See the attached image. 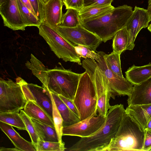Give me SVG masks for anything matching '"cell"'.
<instances>
[{
  "label": "cell",
  "mask_w": 151,
  "mask_h": 151,
  "mask_svg": "<svg viewBox=\"0 0 151 151\" xmlns=\"http://www.w3.org/2000/svg\"><path fill=\"white\" fill-rule=\"evenodd\" d=\"M125 73L126 78L133 85L139 84L151 77V63L141 66L133 65Z\"/></svg>",
  "instance_id": "d6986e66"
},
{
  "label": "cell",
  "mask_w": 151,
  "mask_h": 151,
  "mask_svg": "<svg viewBox=\"0 0 151 151\" xmlns=\"http://www.w3.org/2000/svg\"><path fill=\"white\" fill-rule=\"evenodd\" d=\"M35 14L42 23L45 22L44 3L42 0H29Z\"/></svg>",
  "instance_id": "d6a6232c"
},
{
  "label": "cell",
  "mask_w": 151,
  "mask_h": 151,
  "mask_svg": "<svg viewBox=\"0 0 151 151\" xmlns=\"http://www.w3.org/2000/svg\"><path fill=\"white\" fill-rule=\"evenodd\" d=\"M0 151H19V150L16 148H5L3 147H1L0 148Z\"/></svg>",
  "instance_id": "ab89813d"
},
{
  "label": "cell",
  "mask_w": 151,
  "mask_h": 151,
  "mask_svg": "<svg viewBox=\"0 0 151 151\" xmlns=\"http://www.w3.org/2000/svg\"><path fill=\"white\" fill-rule=\"evenodd\" d=\"M58 95L69 108L79 118V114L78 111L73 101V100L65 97L61 95Z\"/></svg>",
  "instance_id": "e575fe53"
},
{
  "label": "cell",
  "mask_w": 151,
  "mask_h": 151,
  "mask_svg": "<svg viewBox=\"0 0 151 151\" xmlns=\"http://www.w3.org/2000/svg\"><path fill=\"white\" fill-rule=\"evenodd\" d=\"M125 112L141 127L146 129L151 119V104L128 105Z\"/></svg>",
  "instance_id": "2e32d148"
},
{
  "label": "cell",
  "mask_w": 151,
  "mask_h": 151,
  "mask_svg": "<svg viewBox=\"0 0 151 151\" xmlns=\"http://www.w3.org/2000/svg\"><path fill=\"white\" fill-rule=\"evenodd\" d=\"M111 4L85 7L78 11L81 22L93 19L111 11Z\"/></svg>",
  "instance_id": "44dd1931"
},
{
  "label": "cell",
  "mask_w": 151,
  "mask_h": 151,
  "mask_svg": "<svg viewBox=\"0 0 151 151\" xmlns=\"http://www.w3.org/2000/svg\"><path fill=\"white\" fill-rule=\"evenodd\" d=\"M53 28L75 45H83L95 52L102 42L96 35L86 29L81 24L74 27L58 26Z\"/></svg>",
  "instance_id": "9c48e42d"
},
{
  "label": "cell",
  "mask_w": 151,
  "mask_h": 151,
  "mask_svg": "<svg viewBox=\"0 0 151 151\" xmlns=\"http://www.w3.org/2000/svg\"><path fill=\"white\" fill-rule=\"evenodd\" d=\"M44 4H45L48 2L50 0H42Z\"/></svg>",
  "instance_id": "b9f144b4"
},
{
  "label": "cell",
  "mask_w": 151,
  "mask_h": 151,
  "mask_svg": "<svg viewBox=\"0 0 151 151\" xmlns=\"http://www.w3.org/2000/svg\"><path fill=\"white\" fill-rule=\"evenodd\" d=\"M76 52L81 58L85 59L90 58L97 61L99 58V54L97 52L90 50L84 46L78 45L75 46Z\"/></svg>",
  "instance_id": "1f68e13d"
},
{
  "label": "cell",
  "mask_w": 151,
  "mask_h": 151,
  "mask_svg": "<svg viewBox=\"0 0 151 151\" xmlns=\"http://www.w3.org/2000/svg\"><path fill=\"white\" fill-rule=\"evenodd\" d=\"M129 38V32L126 27L117 32L113 38V51L121 54L127 50Z\"/></svg>",
  "instance_id": "cb8c5ba5"
},
{
  "label": "cell",
  "mask_w": 151,
  "mask_h": 151,
  "mask_svg": "<svg viewBox=\"0 0 151 151\" xmlns=\"http://www.w3.org/2000/svg\"><path fill=\"white\" fill-rule=\"evenodd\" d=\"M150 22V16L147 10L135 6L126 26L129 34L127 50L133 49L138 33L142 29L148 27Z\"/></svg>",
  "instance_id": "5bb4252c"
},
{
  "label": "cell",
  "mask_w": 151,
  "mask_h": 151,
  "mask_svg": "<svg viewBox=\"0 0 151 151\" xmlns=\"http://www.w3.org/2000/svg\"><path fill=\"white\" fill-rule=\"evenodd\" d=\"M148 5L147 10L150 16V22H151L149 25H151V0H148Z\"/></svg>",
  "instance_id": "f35d334b"
},
{
  "label": "cell",
  "mask_w": 151,
  "mask_h": 151,
  "mask_svg": "<svg viewBox=\"0 0 151 151\" xmlns=\"http://www.w3.org/2000/svg\"><path fill=\"white\" fill-rule=\"evenodd\" d=\"M143 151H151V130L145 129Z\"/></svg>",
  "instance_id": "8d00e7d4"
},
{
  "label": "cell",
  "mask_w": 151,
  "mask_h": 151,
  "mask_svg": "<svg viewBox=\"0 0 151 151\" xmlns=\"http://www.w3.org/2000/svg\"><path fill=\"white\" fill-rule=\"evenodd\" d=\"M133 8L125 4L118 6L109 12L93 19L81 22L86 29L106 42L126 27L133 12Z\"/></svg>",
  "instance_id": "3957f363"
},
{
  "label": "cell",
  "mask_w": 151,
  "mask_h": 151,
  "mask_svg": "<svg viewBox=\"0 0 151 151\" xmlns=\"http://www.w3.org/2000/svg\"><path fill=\"white\" fill-rule=\"evenodd\" d=\"M0 127L11 141L15 148L19 151H36L32 142L22 137L14 130L12 126L0 121Z\"/></svg>",
  "instance_id": "ac0fdd59"
},
{
  "label": "cell",
  "mask_w": 151,
  "mask_h": 151,
  "mask_svg": "<svg viewBox=\"0 0 151 151\" xmlns=\"http://www.w3.org/2000/svg\"><path fill=\"white\" fill-rule=\"evenodd\" d=\"M21 13L28 26L39 27L41 22L36 15L26 6L20 0H17Z\"/></svg>",
  "instance_id": "83f0119b"
},
{
  "label": "cell",
  "mask_w": 151,
  "mask_h": 151,
  "mask_svg": "<svg viewBox=\"0 0 151 151\" xmlns=\"http://www.w3.org/2000/svg\"><path fill=\"white\" fill-rule=\"evenodd\" d=\"M50 92L63 119V127L80 121L79 118L69 108L58 94L51 91Z\"/></svg>",
  "instance_id": "7402d4cb"
},
{
  "label": "cell",
  "mask_w": 151,
  "mask_h": 151,
  "mask_svg": "<svg viewBox=\"0 0 151 151\" xmlns=\"http://www.w3.org/2000/svg\"><path fill=\"white\" fill-rule=\"evenodd\" d=\"M66 9H72L79 11L84 7V0H63Z\"/></svg>",
  "instance_id": "836d02e7"
},
{
  "label": "cell",
  "mask_w": 151,
  "mask_h": 151,
  "mask_svg": "<svg viewBox=\"0 0 151 151\" xmlns=\"http://www.w3.org/2000/svg\"><path fill=\"white\" fill-rule=\"evenodd\" d=\"M34 14H36L29 0H20Z\"/></svg>",
  "instance_id": "74e56055"
},
{
  "label": "cell",
  "mask_w": 151,
  "mask_h": 151,
  "mask_svg": "<svg viewBox=\"0 0 151 151\" xmlns=\"http://www.w3.org/2000/svg\"><path fill=\"white\" fill-rule=\"evenodd\" d=\"M120 55L113 51L109 54L104 52V56L110 69L116 75L123 78L121 68Z\"/></svg>",
  "instance_id": "484cf974"
},
{
  "label": "cell",
  "mask_w": 151,
  "mask_h": 151,
  "mask_svg": "<svg viewBox=\"0 0 151 151\" xmlns=\"http://www.w3.org/2000/svg\"><path fill=\"white\" fill-rule=\"evenodd\" d=\"M38 28L39 34L45 40L51 50L59 58L81 65L80 58L76 52L74 45L63 37L45 22Z\"/></svg>",
  "instance_id": "8992f818"
},
{
  "label": "cell",
  "mask_w": 151,
  "mask_h": 151,
  "mask_svg": "<svg viewBox=\"0 0 151 151\" xmlns=\"http://www.w3.org/2000/svg\"><path fill=\"white\" fill-rule=\"evenodd\" d=\"M25 64L41 82L43 87L73 100L82 73L66 69L62 65L48 69L33 55Z\"/></svg>",
  "instance_id": "6da1fadb"
},
{
  "label": "cell",
  "mask_w": 151,
  "mask_h": 151,
  "mask_svg": "<svg viewBox=\"0 0 151 151\" xmlns=\"http://www.w3.org/2000/svg\"><path fill=\"white\" fill-rule=\"evenodd\" d=\"M31 119L40 140L52 142L59 141L55 127L36 119Z\"/></svg>",
  "instance_id": "603a6c76"
},
{
  "label": "cell",
  "mask_w": 151,
  "mask_h": 151,
  "mask_svg": "<svg viewBox=\"0 0 151 151\" xmlns=\"http://www.w3.org/2000/svg\"><path fill=\"white\" fill-rule=\"evenodd\" d=\"M63 4V0H50L44 4L45 22L52 27L61 24Z\"/></svg>",
  "instance_id": "e0dca14e"
},
{
  "label": "cell",
  "mask_w": 151,
  "mask_h": 151,
  "mask_svg": "<svg viewBox=\"0 0 151 151\" xmlns=\"http://www.w3.org/2000/svg\"><path fill=\"white\" fill-rule=\"evenodd\" d=\"M99 58L96 61L99 68L108 80L110 88L111 96L115 99L116 96H129L133 91V85L126 78L116 75L108 68L104 56V52H97Z\"/></svg>",
  "instance_id": "30bf717a"
},
{
  "label": "cell",
  "mask_w": 151,
  "mask_h": 151,
  "mask_svg": "<svg viewBox=\"0 0 151 151\" xmlns=\"http://www.w3.org/2000/svg\"><path fill=\"white\" fill-rule=\"evenodd\" d=\"M50 95L52 104V119L55 127L59 141L63 142L62 140L63 127V119L51 94Z\"/></svg>",
  "instance_id": "f546056e"
},
{
  "label": "cell",
  "mask_w": 151,
  "mask_h": 151,
  "mask_svg": "<svg viewBox=\"0 0 151 151\" xmlns=\"http://www.w3.org/2000/svg\"><path fill=\"white\" fill-rule=\"evenodd\" d=\"M25 114L30 118L55 127L53 119L46 111L35 102L29 100L24 108Z\"/></svg>",
  "instance_id": "ffe728a7"
},
{
  "label": "cell",
  "mask_w": 151,
  "mask_h": 151,
  "mask_svg": "<svg viewBox=\"0 0 151 151\" xmlns=\"http://www.w3.org/2000/svg\"><path fill=\"white\" fill-rule=\"evenodd\" d=\"M145 132L125 113L115 137L103 151H143Z\"/></svg>",
  "instance_id": "277c9868"
},
{
  "label": "cell",
  "mask_w": 151,
  "mask_h": 151,
  "mask_svg": "<svg viewBox=\"0 0 151 151\" xmlns=\"http://www.w3.org/2000/svg\"><path fill=\"white\" fill-rule=\"evenodd\" d=\"M146 129L151 130V119L148 122Z\"/></svg>",
  "instance_id": "60d3db41"
},
{
  "label": "cell",
  "mask_w": 151,
  "mask_h": 151,
  "mask_svg": "<svg viewBox=\"0 0 151 151\" xmlns=\"http://www.w3.org/2000/svg\"><path fill=\"white\" fill-rule=\"evenodd\" d=\"M80 24L78 11L72 9H67L65 13L63 14L61 23L58 26L74 27Z\"/></svg>",
  "instance_id": "4316f807"
},
{
  "label": "cell",
  "mask_w": 151,
  "mask_h": 151,
  "mask_svg": "<svg viewBox=\"0 0 151 151\" xmlns=\"http://www.w3.org/2000/svg\"><path fill=\"white\" fill-rule=\"evenodd\" d=\"M125 109L120 104L111 106L102 126L90 136L81 137L68 151H103L114 137L120 126Z\"/></svg>",
  "instance_id": "7a4b0ae2"
},
{
  "label": "cell",
  "mask_w": 151,
  "mask_h": 151,
  "mask_svg": "<svg viewBox=\"0 0 151 151\" xmlns=\"http://www.w3.org/2000/svg\"><path fill=\"white\" fill-rule=\"evenodd\" d=\"M82 65L93 82L97 98V112L98 114L106 116L111 106L110 87L108 80L94 60H83Z\"/></svg>",
  "instance_id": "52a82bcc"
},
{
  "label": "cell",
  "mask_w": 151,
  "mask_h": 151,
  "mask_svg": "<svg viewBox=\"0 0 151 151\" xmlns=\"http://www.w3.org/2000/svg\"><path fill=\"white\" fill-rule=\"evenodd\" d=\"M0 14L4 26L13 30L24 31L27 27L17 0H0Z\"/></svg>",
  "instance_id": "4fadbf2b"
},
{
  "label": "cell",
  "mask_w": 151,
  "mask_h": 151,
  "mask_svg": "<svg viewBox=\"0 0 151 151\" xmlns=\"http://www.w3.org/2000/svg\"><path fill=\"white\" fill-rule=\"evenodd\" d=\"M19 112H0V121L21 130H26L24 123Z\"/></svg>",
  "instance_id": "d4e9b609"
},
{
  "label": "cell",
  "mask_w": 151,
  "mask_h": 151,
  "mask_svg": "<svg viewBox=\"0 0 151 151\" xmlns=\"http://www.w3.org/2000/svg\"><path fill=\"white\" fill-rule=\"evenodd\" d=\"M114 0H84V7L111 4Z\"/></svg>",
  "instance_id": "d590c367"
},
{
  "label": "cell",
  "mask_w": 151,
  "mask_h": 151,
  "mask_svg": "<svg viewBox=\"0 0 151 151\" xmlns=\"http://www.w3.org/2000/svg\"><path fill=\"white\" fill-rule=\"evenodd\" d=\"M63 142H52L40 140L35 145L36 151H64L66 148Z\"/></svg>",
  "instance_id": "f1b7e54d"
},
{
  "label": "cell",
  "mask_w": 151,
  "mask_h": 151,
  "mask_svg": "<svg viewBox=\"0 0 151 151\" xmlns=\"http://www.w3.org/2000/svg\"><path fill=\"white\" fill-rule=\"evenodd\" d=\"M27 101L20 85L10 79L0 80V112H19Z\"/></svg>",
  "instance_id": "ba28073f"
},
{
  "label": "cell",
  "mask_w": 151,
  "mask_h": 151,
  "mask_svg": "<svg viewBox=\"0 0 151 151\" xmlns=\"http://www.w3.org/2000/svg\"><path fill=\"white\" fill-rule=\"evenodd\" d=\"M106 118V116L93 114L84 120L63 127V136H76L81 138L90 136L102 126Z\"/></svg>",
  "instance_id": "7c38bea8"
},
{
  "label": "cell",
  "mask_w": 151,
  "mask_h": 151,
  "mask_svg": "<svg viewBox=\"0 0 151 151\" xmlns=\"http://www.w3.org/2000/svg\"><path fill=\"white\" fill-rule=\"evenodd\" d=\"M73 101L78 111L80 121L97 114V98L95 85L86 71L82 73Z\"/></svg>",
  "instance_id": "5b68a950"
},
{
  "label": "cell",
  "mask_w": 151,
  "mask_h": 151,
  "mask_svg": "<svg viewBox=\"0 0 151 151\" xmlns=\"http://www.w3.org/2000/svg\"><path fill=\"white\" fill-rule=\"evenodd\" d=\"M16 82L21 86L27 101L36 102L52 119V104L50 91L42 86L27 83L21 78L18 77Z\"/></svg>",
  "instance_id": "8fae6325"
},
{
  "label": "cell",
  "mask_w": 151,
  "mask_h": 151,
  "mask_svg": "<svg viewBox=\"0 0 151 151\" xmlns=\"http://www.w3.org/2000/svg\"><path fill=\"white\" fill-rule=\"evenodd\" d=\"M28 133L34 146L40 140L33 124L31 119L24 112V110H21L19 113Z\"/></svg>",
  "instance_id": "4dcf8cb0"
},
{
  "label": "cell",
  "mask_w": 151,
  "mask_h": 151,
  "mask_svg": "<svg viewBox=\"0 0 151 151\" xmlns=\"http://www.w3.org/2000/svg\"><path fill=\"white\" fill-rule=\"evenodd\" d=\"M127 101L128 105L151 104V77L139 84L134 85Z\"/></svg>",
  "instance_id": "9a60e30c"
}]
</instances>
